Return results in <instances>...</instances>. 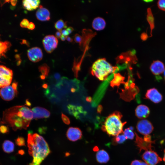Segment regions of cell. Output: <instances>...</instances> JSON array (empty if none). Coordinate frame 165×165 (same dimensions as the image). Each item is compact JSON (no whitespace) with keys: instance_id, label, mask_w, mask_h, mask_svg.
Masks as SVG:
<instances>
[{"instance_id":"8fae6325","label":"cell","mask_w":165,"mask_h":165,"mask_svg":"<svg viewBox=\"0 0 165 165\" xmlns=\"http://www.w3.org/2000/svg\"><path fill=\"white\" fill-rule=\"evenodd\" d=\"M145 96L146 98L150 100L155 103H160L163 99L162 94L155 88H152L148 90Z\"/></svg>"},{"instance_id":"836d02e7","label":"cell","mask_w":165,"mask_h":165,"mask_svg":"<svg viewBox=\"0 0 165 165\" xmlns=\"http://www.w3.org/2000/svg\"><path fill=\"white\" fill-rule=\"evenodd\" d=\"M61 118L63 122L65 124L69 125L70 123V121L69 118L63 113H61Z\"/></svg>"},{"instance_id":"e575fe53","label":"cell","mask_w":165,"mask_h":165,"mask_svg":"<svg viewBox=\"0 0 165 165\" xmlns=\"http://www.w3.org/2000/svg\"><path fill=\"white\" fill-rule=\"evenodd\" d=\"M74 39L75 42L79 43L80 44L81 43L82 39V37L78 34H75L74 36Z\"/></svg>"},{"instance_id":"4316f807","label":"cell","mask_w":165,"mask_h":165,"mask_svg":"<svg viewBox=\"0 0 165 165\" xmlns=\"http://www.w3.org/2000/svg\"><path fill=\"white\" fill-rule=\"evenodd\" d=\"M55 27L58 31H61L63 28L67 27L66 22H65L62 19L59 20L55 23Z\"/></svg>"},{"instance_id":"f35d334b","label":"cell","mask_w":165,"mask_h":165,"mask_svg":"<svg viewBox=\"0 0 165 165\" xmlns=\"http://www.w3.org/2000/svg\"><path fill=\"white\" fill-rule=\"evenodd\" d=\"M66 30L68 32L69 34H70L73 31L74 29L72 27H69L67 28Z\"/></svg>"},{"instance_id":"277c9868","label":"cell","mask_w":165,"mask_h":165,"mask_svg":"<svg viewBox=\"0 0 165 165\" xmlns=\"http://www.w3.org/2000/svg\"><path fill=\"white\" fill-rule=\"evenodd\" d=\"M117 68L112 66L105 58L99 59L93 64L91 68L92 74L100 81L106 80L108 75L115 72Z\"/></svg>"},{"instance_id":"ee69618b","label":"cell","mask_w":165,"mask_h":165,"mask_svg":"<svg viewBox=\"0 0 165 165\" xmlns=\"http://www.w3.org/2000/svg\"><path fill=\"white\" fill-rule=\"evenodd\" d=\"M10 2H11V5L12 6H14L16 5V3H17V1L11 0V1H10Z\"/></svg>"},{"instance_id":"f6af8a7d","label":"cell","mask_w":165,"mask_h":165,"mask_svg":"<svg viewBox=\"0 0 165 165\" xmlns=\"http://www.w3.org/2000/svg\"><path fill=\"white\" fill-rule=\"evenodd\" d=\"M60 38L62 41H64L66 39V37L62 35H61Z\"/></svg>"},{"instance_id":"52a82bcc","label":"cell","mask_w":165,"mask_h":165,"mask_svg":"<svg viewBox=\"0 0 165 165\" xmlns=\"http://www.w3.org/2000/svg\"><path fill=\"white\" fill-rule=\"evenodd\" d=\"M42 43L46 51L50 53L57 47L58 40L56 36L49 35L46 36L43 38Z\"/></svg>"},{"instance_id":"7c38bea8","label":"cell","mask_w":165,"mask_h":165,"mask_svg":"<svg viewBox=\"0 0 165 165\" xmlns=\"http://www.w3.org/2000/svg\"><path fill=\"white\" fill-rule=\"evenodd\" d=\"M135 134L136 135L135 143L137 146L139 148L140 152L142 150L146 151L152 150V144L154 143L155 141L152 142L146 141L143 138L140 137L135 132Z\"/></svg>"},{"instance_id":"d6a6232c","label":"cell","mask_w":165,"mask_h":165,"mask_svg":"<svg viewBox=\"0 0 165 165\" xmlns=\"http://www.w3.org/2000/svg\"><path fill=\"white\" fill-rule=\"evenodd\" d=\"M29 23L28 20L26 19H23L20 23V26L23 28H27Z\"/></svg>"},{"instance_id":"8992f818","label":"cell","mask_w":165,"mask_h":165,"mask_svg":"<svg viewBox=\"0 0 165 165\" xmlns=\"http://www.w3.org/2000/svg\"><path fill=\"white\" fill-rule=\"evenodd\" d=\"M13 77L12 71L6 66L0 65V88L10 84Z\"/></svg>"},{"instance_id":"4fadbf2b","label":"cell","mask_w":165,"mask_h":165,"mask_svg":"<svg viewBox=\"0 0 165 165\" xmlns=\"http://www.w3.org/2000/svg\"><path fill=\"white\" fill-rule=\"evenodd\" d=\"M66 136L69 140L72 141H76L81 138L82 132L79 128L70 127L67 130Z\"/></svg>"},{"instance_id":"e0dca14e","label":"cell","mask_w":165,"mask_h":165,"mask_svg":"<svg viewBox=\"0 0 165 165\" xmlns=\"http://www.w3.org/2000/svg\"><path fill=\"white\" fill-rule=\"evenodd\" d=\"M150 110L146 105H141L136 108L135 113L136 116L139 119H143L147 117L150 114Z\"/></svg>"},{"instance_id":"44dd1931","label":"cell","mask_w":165,"mask_h":165,"mask_svg":"<svg viewBox=\"0 0 165 165\" xmlns=\"http://www.w3.org/2000/svg\"><path fill=\"white\" fill-rule=\"evenodd\" d=\"M14 143L9 140H5L2 144V148L4 152L10 153L13 152L14 150Z\"/></svg>"},{"instance_id":"9c48e42d","label":"cell","mask_w":165,"mask_h":165,"mask_svg":"<svg viewBox=\"0 0 165 165\" xmlns=\"http://www.w3.org/2000/svg\"><path fill=\"white\" fill-rule=\"evenodd\" d=\"M136 128L139 133L145 136L151 134L154 127L150 121L147 119H142L137 123Z\"/></svg>"},{"instance_id":"ba28073f","label":"cell","mask_w":165,"mask_h":165,"mask_svg":"<svg viewBox=\"0 0 165 165\" xmlns=\"http://www.w3.org/2000/svg\"><path fill=\"white\" fill-rule=\"evenodd\" d=\"M143 160L148 165H156L162 161V158L153 150H148L142 155Z\"/></svg>"},{"instance_id":"d590c367","label":"cell","mask_w":165,"mask_h":165,"mask_svg":"<svg viewBox=\"0 0 165 165\" xmlns=\"http://www.w3.org/2000/svg\"><path fill=\"white\" fill-rule=\"evenodd\" d=\"M148 38V35L147 33L143 32L141 35V38L143 41H145Z\"/></svg>"},{"instance_id":"f907efd6","label":"cell","mask_w":165,"mask_h":165,"mask_svg":"<svg viewBox=\"0 0 165 165\" xmlns=\"http://www.w3.org/2000/svg\"><path fill=\"white\" fill-rule=\"evenodd\" d=\"M164 155L163 158V160L164 162L165 163V149L164 150Z\"/></svg>"},{"instance_id":"5b68a950","label":"cell","mask_w":165,"mask_h":165,"mask_svg":"<svg viewBox=\"0 0 165 165\" xmlns=\"http://www.w3.org/2000/svg\"><path fill=\"white\" fill-rule=\"evenodd\" d=\"M18 82L14 81L11 85L1 88L0 90V96L2 98L6 101L13 100L17 95Z\"/></svg>"},{"instance_id":"f546056e","label":"cell","mask_w":165,"mask_h":165,"mask_svg":"<svg viewBox=\"0 0 165 165\" xmlns=\"http://www.w3.org/2000/svg\"><path fill=\"white\" fill-rule=\"evenodd\" d=\"M157 6L161 10L165 11V0H159L157 2Z\"/></svg>"},{"instance_id":"5bb4252c","label":"cell","mask_w":165,"mask_h":165,"mask_svg":"<svg viewBox=\"0 0 165 165\" xmlns=\"http://www.w3.org/2000/svg\"><path fill=\"white\" fill-rule=\"evenodd\" d=\"M36 16L37 19L41 21H48L50 19V13L48 9L40 5L36 12Z\"/></svg>"},{"instance_id":"b9f144b4","label":"cell","mask_w":165,"mask_h":165,"mask_svg":"<svg viewBox=\"0 0 165 165\" xmlns=\"http://www.w3.org/2000/svg\"><path fill=\"white\" fill-rule=\"evenodd\" d=\"M66 40L69 42H73L72 39L71 37L68 36H66Z\"/></svg>"},{"instance_id":"484cf974","label":"cell","mask_w":165,"mask_h":165,"mask_svg":"<svg viewBox=\"0 0 165 165\" xmlns=\"http://www.w3.org/2000/svg\"><path fill=\"white\" fill-rule=\"evenodd\" d=\"M38 70L42 75L46 77L48 76L50 71V67L46 64L45 63L38 67Z\"/></svg>"},{"instance_id":"6da1fadb","label":"cell","mask_w":165,"mask_h":165,"mask_svg":"<svg viewBox=\"0 0 165 165\" xmlns=\"http://www.w3.org/2000/svg\"><path fill=\"white\" fill-rule=\"evenodd\" d=\"M33 118L32 110L24 105H17L4 111L2 121L3 124L16 131L22 129H26Z\"/></svg>"},{"instance_id":"d4e9b609","label":"cell","mask_w":165,"mask_h":165,"mask_svg":"<svg viewBox=\"0 0 165 165\" xmlns=\"http://www.w3.org/2000/svg\"><path fill=\"white\" fill-rule=\"evenodd\" d=\"M120 134L115 136L112 139V141L113 144L122 143L127 139L123 134Z\"/></svg>"},{"instance_id":"9a60e30c","label":"cell","mask_w":165,"mask_h":165,"mask_svg":"<svg viewBox=\"0 0 165 165\" xmlns=\"http://www.w3.org/2000/svg\"><path fill=\"white\" fill-rule=\"evenodd\" d=\"M150 69L153 74L159 75L164 72L165 66L162 61L156 60L153 61L150 66Z\"/></svg>"},{"instance_id":"2e32d148","label":"cell","mask_w":165,"mask_h":165,"mask_svg":"<svg viewBox=\"0 0 165 165\" xmlns=\"http://www.w3.org/2000/svg\"><path fill=\"white\" fill-rule=\"evenodd\" d=\"M33 118L35 119L47 118L50 116V112L47 109L40 107L33 108Z\"/></svg>"},{"instance_id":"681fc988","label":"cell","mask_w":165,"mask_h":165,"mask_svg":"<svg viewBox=\"0 0 165 165\" xmlns=\"http://www.w3.org/2000/svg\"><path fill=\"white\" fill-rule=\"evenodd\" d=\"M24 152L22 150H20L19 151V153L20 154H24Z\"/></svg>"},{"instance_id":"7dc6e473","label":"cell","mask_w":165,"mask_h":165,"mask_svg":"<svg viewBox=\"0 0 165 165\" xmlns=\"http://www.w3.org/2000/svg\"><path fill=\"white\" fill-rule=\"evenodd\" d=\"M46 78V77L45 76L42 75H40V78L42 80L45 79Z\"/></svg>"},{"instance_id":"c3c4849f","label":"cell","mask_w":165,"mask_h":165,"mask_svg":"<svg viewBox=\"0 0 165 165\" xmlns=\"http://www.w3.org/2000/svg\"><path fill=\"white\" fill-rule=\"evenodd\" d=\"M144 2H152L153 1V0H144Z\"/></svg>"},{"instance_id":"f1b7e54d","label":"cell","mask_w":165,"mask_h":165,"mask_svg":"<svg viewBox=\"0 0 165 165\" xmlns=\"http://www.w3.org/2000/svg\"><path fill=\"white\" fill-rule=\"evenodd\" d=\"M16 144L19 146H25V141L24 138L19 137L15 140Z\"/></svg>"},{"instance_id":"ab89813d","label":"cell","mask_w":165,"mask_h":165,"mask_svg":"<svg viewBox=\"0 0 165 165\" xmlns=\"http://www.w3.org/2000/svg\"><path fill=\"white\" fill-rule=\"evenodd\" d=\"M61 35V32L59 31H57L55 33V36L57 38H60Z\"/></svg>"},{"instance_id":"83f0119b","label":"cell","mask_w":165,"mask_h":165,"mask_svg":"<svg viewBox=\"0 0 165 165\" xmlns=\"http://www.w3.org/2000/svg\"><path fill=\"white\" fill-rule=\"evenodd\" d=\"M53 76L56 82V86L58 87H59L62 83V77H61L60 75L58 73H55Z\"/></svg>"},{"instance_id":"1f68e13d","label":"cell","mask_w":165,"mask_h":165,"mask_svg":"<svg viewBox=\"0 0 165 165\" xmlns=\"http://www.w3.org/2000/svg\"><path fill=\"white\" fill-rule=\"evenodd\" d=\"M130 165H148L145 162L138 160H134L132 161Z\"/></svg>"},{"instance_id":"d6986e66","label":"cell","mask_w":165,"mask_h":165,"mask_svg":"<svg viewBox=\"0 0 165 165\" xmlns=\"http://www.w3.org/2000/svg\"><path fill=\"white\" fill-rule=\"evenodd\" d=\"M106 24L105 21L103 18L97 17L95 18L93 20L92 27L95 30H101L105 28Z\"/></svg>"},{"instance_id":"74e56055","label":"cell","mask_w":165,"mask_h":165,"mask_svg":"<svg viewBox=\"0 0 165 165\" xmlns=\"http://www.w3.org/2000/svg\"><path fill=\"white\" fill-rule=\"evenodd\" d=\"M62 35L65 37L68 36L69 34L67 30L66 29H63L60 31Z\"/></svg>"},{"instance_id":"ffe728a7","label":"cell","mask_w":165,"mask_h":165,"mask_svg":"<svg viewBox=\"0 0 165 165\" xmlns=\"http://www.w3.org/2000/svg\"><path fill=\"white\" fill-rule=\"evenodd\" d=\"M97 161L100 163H105L109 160V156L108 153L104 150L98 151L96 154Z\"/></svg>"},{"instance_id":"7bdbcfd3","label":"cell","mask_w":165,"mask_h":165,"mask_svg":"<svg viewBox=\"0 0 165 165\" xmlns=\"http://www.w3.org/2000/svg\"><path fill=\"white\" fill-rule=\"evenodd\" d=\"M25 105H26L28 106H31V102L29 101L28 99H27L26 100L25 102Z\"/></svg>"},{"instance_id":"4dcf8cb0","label":"cell","mask_w":165,"mask_h":165,"mask_svg":"<svg viewBox=\"0 0 165 165\" xmlns=\"http://www.w3.org/2000/svg\"><path fill=\"white\" fill-rule=\"evenodd\" d=\"M9 132V130L8 126L1 125L0 126V132L3 134H7Z\"/></svg>"},{"instance_id":"cb8c5ba5","label":"cell","mask_w":165,"mask_h":165,"mask_svg":"<svg viewBox=\"0 0 165 165\" xmlns=\"http://www.w3.org/2000/svg\"><path fill=\"white\" fill-rule=\"evenodd\" d=\"M133 128L130 127L125 129L123 131V134L127 139L132 140L135 136V132L133 131Z\"/></svg>"},{"instance_id":"60d3db41","label":"cell","mask_w":165,"mask_h":165,"mask_svg":"<svg viewBox=\"0 0 165 165\" xmlns=\"http://www.w3.org/2000/svg\"><path fill=\"white\" fill-rule=\"evenodd\" d=\"M21 43L26 44L28 46H29V42L27 41L25 39L22 40V42Z\"/></svg>"},{"instance_id":"7402d4cb","label":"cell","mask_w":165,"mask_h":165,"mask_svg":"<svg viewBox=\"0 0 165 165\" xmlns=\"http://www.w3.org/2000/svg\"><path fill=\"white\" fill-rule=\"evenodd\" d=\"M11 46V44L9 42L0 41V59L2 57H6L5 54L9 49Z\"/></svg>"},{"instance_id":"f5cc1de1","label":"cell","mask_w":165,"mask_h":165,"mask_svg":"<svg viewBox=\"0 0 165 165\" xmlns=\"http://www.w3.org/2000/svg\"><path fill=\"white\" fill-rule=\"evenodd\" d=\"M163 75H164V79L165 80V70L163 72Z\"/></svg>"},{"instance_id":"603a6c76","label":"cell","mask_w":165,"mask_h":165,"mask_svg":"<svg viewBox=\"0 0 165 165\" xmlns=\"http://www.w3.org/2000/svg\"><path fill=\"white\" fill-rule=\"evenodd\" d=\"M146 19L148 23L150 25L151 29V37H152V30L155 27L154 19L151 9L150 8H148L147 9V15Z\"/></svg>"},{"instance_id":"3957f363","label":"cell","mask_w":165,"mask_h":165,"mask_svg":"<svg viewBox=\"0 0 165 165\" xmlns=\"http://www.w3.org/2000/svg\"><path fill=\"white\" fill-rule=\"evenodd\" d=\"M122 115L116 111L107 117L101 127L102 130L110 136H116L122 134L123 128L126 122L121 120Z\"/></svg>"},{"instance_id":"7a4b0ae2","label":"cell","mask_w":165,"mask_h":165,"mask_svg":"<svg viewBox=\"0 0 165 165\" xmlns=\"http://www.w3.org/2000/svg\"><path fill=\"white\" fill-rule=\"evenodd\" d=\"M27 144L29 154L33 160L29 165H40L50 153L49 145L45 139L37 133H29Z\"/></svg>"},{"instance_id":"30bf717a","label":"cell","mask_w":165,"mask_h":165,"mask_svg":"<svg viewBox=\"0 0 165 165\" xmlns=\"http://www.w3.org/2000/svg\"><path fill=\"white\" fill-rule=\"evenodd\" d=\"M27 54L29 60L34 62H36L41 60L43 57L41 49L38 47H32L28 50Z\"/></svg>"},{"instance_id":"816d5d0a","label":"cell","mask_w":165,"mask_h":165,"mask_svg":"<svg viewBox=\"0 0 165 165\" xmlns=\"http://www.w3.org/2000/svg\"><path fill=\"white\" fill-rule=\"evenodd\" d=\"M3 124V123L2 120H1V119H0V126L1 125V124Z\"/></svg>"},{"instance_id":"8d00e7d4","label":"cell","mask_w":165,"mask_h":165,"mask_svg":"<svg viewBox=\"0 0 165 165\" xmlns=\"http://www.w3.org/2000/svg\"><path fill=\"white\" fill-rule=\"evenodd\" d=\"M35 24L32 22L29 23L27 28L31 30H33L35 28Z\"/></svg>"},{"instance_id":"bcb514c9","label":"cell","mask_w":165,"mask_h":165,"mask_svg":"<svg viewBox=\"0 0 165 165\" xmlns=\"http://www.w3.org/2000/svg\"><path fill=\"white\" fill-rule=\"evenodd\" d=\"M42 86L44 89H46L48 87V84L47 83H44L42 85Z\"/></svg>"},{"instance_id":"ac0fdd59","label":"cell","mask_w":165,"mask_h":165,"mask_svg":"<svg viewBox=\"0 0 165 165\" xmlns=\"http://www.w3.org/2000/svg\"><path fill=\"white\" fill-rule=\"evenodd\" d=\"M40 1L39 0H24L22 1L24 8L28 11L36 9L39 6Z\"/></svg>"}]
</instances>
